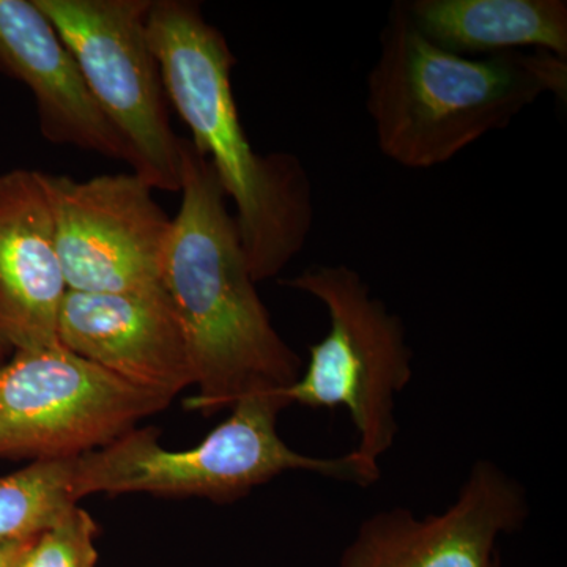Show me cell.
<instances>
[{"label":"cell","mask_w":567,"mask_h":567,"mask_svg":"<svg viewBox=\"0 0 567 567\" xmlns=\"http://www.w3.org/2000/svg\"><path fill=\"white\" fill-rule=\"evenodd\" d=\"M178 193L162 282L192 358L197 393L186 409L212 415L249 395L281 393L303 361L260 300L218 175L186 137Z\"/></svg>","instance_id":"obj_1"},{"label":"cell","mask_w":567,"mask_h":567,"mask_svg":"<svg viewBox=\"0 0 567 567\" xmlns=\"http://www.w3.org/2000/svg\"><path fill=\"white\" fill-rule=\"evenodd\" d=\"M148 39L171 106L233 199L254 281L275 278L301 252L312 230L308 171L292 153L254 151L235 103V55L199 3L152 0Z\"/></svg>","instance_id":"obj_2"},{"label":"cell","mask_w":567,"mask_h":567,"mask_svg":"<svg viewBox=\"0 0 567 567\" xmlns=\"http://www.w3.org/2000/svg\"><path fill=\"white\" fill-rule=\"evenodd\" d=\"M365 87L380 152L406 169H431L506 128L540 96L566 102L567 59L544 51L453 54L425 39L398 2Z\"/></svg>","instance_id":"obj_3"},{"label":"cell","mask_w":567,"mask_h":567,"mask_svg":"<svg viewBox=\"0 0 567 567\" xmlns=\"http://www.w3.org/2000/svg\"><path fill=\"white\" fill-rule=\"evenodd\" d=\"M289 406L281 394L241 399L199 445L166 450L153 429H132L110 445L78 457L80 498L92 494L203 496L235 502L290 470L365 484L354 453L323 458L297 453L279 436L276 420Z\"/></svg>","instance_id":"obj_4"},{"label":"cell","mask_w":567,"mask_h":567,"mask_svg":"<svg viewBox=\"0 0 567 567\" xmlns=\"http://www.w3.org/2000/svg\"><path fill=\"white\" fill-rule=\"evenodd\" d=\"M284 284L323 303L330 330L309 347L308 369L279 394L289 405L346 406L358 434L353 453L371 486L398 435L395 395L413 377L404 323L347 265H317Z\"/></svg>","instance_id":"obj_5"},{"label":"cell","mask_w":567,"mask_h":567,"mask_svg":"<svg viewBox=\"0 0 567 567\" xmlns=\"http://www.w3.org/2000/svg\"><path fill=\"white\" fill-rule=\"evenodd\" d=\"M65 47L96 106L136 156L153 189L181 192L182 137L148 39L152 0H33Z\"/></svg>","instance_id":"obj_6"},{"label":"cell","mask_w":567,"mask_h":567,"mask_svg":"<svg viewBox=\"0 0 567 567\" xmlns=\"http://www.w3.org/2000/svg\"><path fill=\"white\" fill-rule=\"evenodd\" d=\"M169 404L63 346L21 350L0 365V457H80Z\"/></svg>","instance_id":"obj_7"},{"label":"cell","mask_w":567,"mask_h":567,"mask_svg":"<svg viewBox=\"0 0 567 567\" xmlns=\"http://www.w3.org/2000/svg\"><path fill=\"white\" fill-rule=\"evenodd\" d=\"M66 287L84 293H166L173 219L136 174L74 181L43 173Z\"/></svg>","instance_id":"obj_8"},{"label":"cell","mask_w":567,"mask_h":567,"mask_svg":"<svg viewBox=\"0 0 567 567\" xmlns=\"http://www.w3.org/2000/svg\"><path fill=\"white\" fill-rule=\"evenodd\" d=\"M525 488L491 461L470 470L453 505L424 518L402 507L363 522L339 567H496V544L524 527Z\"/></svg>","instance_id":"obj_9"},{"label":"cell","mask_w":567,"mask_h":567,"mask_svg":"<svg viewBox=\"0 0 567 567\" xmlns=\"http://www.w3.org/2000/svg\"><path fill=\"white\" fill-rule=\"evenodd\" d=\"M66 350L169 398L194 385L182 324L166 293L66 292L59 316Z\"/></svg>","instance_id":"obj_10"},{"label":"cell","mask_w":567,"mask_h":567,"mask_svg":"<svg viewBox=\"0 0 567 567\" xmlns=\"http://www.w3.org/2000/svg\"><path fill=\"white\" fill-rule=\"evenodd\" d=\"M66 292L43 173L0 175V338L14 352L62 346Z\"/></svg>","instance_id":"obj_11"},{"label":"cell","mask_w":567,"mask_h":567,"mask_svg":"<svg viewBox=\"0 0 567 567\" xmlns=\"http://www.w3.org/2000/svg\"><path fill=\"white\" fill-rule=\"evenodd\" d=\"M0 73L32 92L44 140L136 171L132 147L96 106L69 48L33 0H0Z\"/></svg>","instance_id":"obj_12"},{"label":"cell","mask_w":567,"mask_h":567,"mask_svg":"<svg viewBox=\"0 0 567 567\" xmlns=\"http://www.w3.org/2000/svg\"><path fill=\"white\" fill-rule=\"evenodd\" d=\"M404 7L425 39L453 54L532 48L567 59L565 0H412Z\"/></svg>","instance_id":"obj_13"},{"label":"cell","mask_w":567,"mask_h":567,"mask_svg":"<svg viewBox=\"0 0 567 567\" xmlns=\"http://www.w3.org/2000/svg\"><path fill=\"white\" fill-rule=\"evenodd\" d=\"M78 457L39 458L0 477V543L33 539L78 505Z\"/></svg>","instance_id":"obj_14"},{"label":"cell","mask_w":567,"mask_h":567,"mask_svg":"<svg viewBox=\"0 0 567 567\" xmlns=\"http://www.w3.org/2000/svg\"><path fill=\"white\" fill-rule=\"evenodd\" d=\"M99 528L87 511L80 505L35 537L20 567H96Z\"/></svg>","instance_id":"obj_15"},{"label":"cell","mask_w":567,"mask_h":567,"mask_svg":"<svg viewBox=\"0 0 567 567\" xmlns=\"http://www.w3.org/2000/svg\"><path fill=\"white\" fill-rule=\"evenodd\" d=\"M33 539L10 540V543H0V567H20L22 558L31 548Z\"/></svg>","instance_id":"obj_16"},{"label":"cell","mask_w":567,"mask_h":567,"mask_svg":"<svg viewBox=\"0 0 567 567\" xmlns=\"http://www.w3.org/2000/svg\"><path fill=\"white\" fill-rule=\"evenodd\" d=\"M10 347L6 344L2 338H0V358L6 357L9 353Z\"/></svg>","instance_id":"obj_17"}]
</instances>
